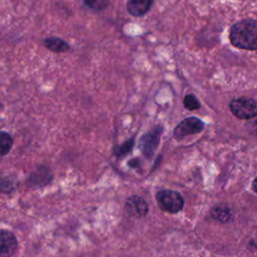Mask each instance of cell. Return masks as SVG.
Wrapping results in <instances>:
<instances>
[{
    "label": "cell",
    "mask_w": 257,
    "mask_h": 257,
    "mask_svg": "<svg viewBox=\"0 0 257 257\" xmlns=\"http://www.w3.org/2000/svg\"><path fill=\"white\" fill-rule=\"evenodd\" d=\"M212 215L215 219L221 221V222H227L231 219V211L226 206H217L213 209Z\"/></svg>",
    "instance_id": "obj_10"
},
{
    "label": "cell",
    "mask_w": 257,
    "mask_h": 257,
    "mask_svg": "<svg viewBox=\"0 0 257 257\" xmlns=\"http://www.w3.org/2000/svg\"><path fill=\"white\" fill-rule=\"evenodd\" d=\"M229 106L231 112L241 119H251L257 114V104L252 97L242 96L234 98Z\"/></svg>",
    "instance_id": "obj_2"
},
{
    "label": "cell",
    "mask_w": 257,
    "mask_h": 257,
    "mask_svg": "<svg viewBox=\"0 0 257 257\" xmlns=\"http://www.w3.org/2000/svg\"><path fill=\"white\" fill-rule=\"evenodd\" d=\"M17 249V240L14 234L7 230H0V257H10Z\"/></svg>",
    "instance_id": "obj_6"
},
{
    "label": "cell",
    "mask_w": 257,
    "mask_h": 257,
    "mask_svg": "<svg viewBox=\"0 0 257 257\" xmlns=\"http://www.w3.org/2000/svg\"><path fill=\"white\" fill-rule=\"evenodd\" d=\"M154 0H127L126 10L135 17H141L147 14L152 8Z\"/></svg>",
    "instance_id": "obj_8"
},
{
    "label": "cell",
    "mask_w": 257,
    "mask_h": 257,
    "mask_svg": "<svg viewBox=\"0 0 257 257\" xmlns=\"http://www.w3.org/2000/svg\"><path fill=\"white\" fill-rule=\"evenodd\" d=\"M84 4L95 11L103 10L107 6V0H83Z\"/></svg>",
    "instance_id": "obj_14"
},
{
    "label": "cell",
    "mask_w": 257,
    "mask_h": 257,
    "mask_svg": "<svg viewBox=\"0 0 257 257\" xmlns=\"http://www.w3.org/2000/svg\"><path fill=\"white\" fill-rule=\"evenodd\" d=\"M125 206L127 212L135 217H144L147 215L149 210L147 202L139 196H132L128 198Z\"/></svg>",
    "instance_id": "obj_7"
},
{
    "label": "cell",
    "mask_w": 257,
    "mask_h": 257,
    "mask_svg": "<svg viewBox=\"0 0 257 257\" xmlns=\"http://www.w3.org/2000/svg\"><path fill=\"white\" fill-rule=\"evenodd\" d=\"M183 104L188 110H196L201 106L200 101L194 94H187L183 99Z\"/></svg>",
    "instance_id": "obj_13"
},
{
    "label": "cell",
    "mask_w": 257,
    "mask_h": 257,
    "mask_svg": "<svg viewBox=\"0 0 257 257\" xmlns=\"http://www.w3.org/2000/svg\"><path fill=\"white\" fill-rule=\"evenodd\" d=\"M13 145L11 136L7 133L0 132V157L9 153Z\"/></svg>",
    "instance_id": "obj_11"
},
{
    "label": "cell",
    "mask_w": 257,
    "mask_h": 257,
    "mask_svg": "<svg viewBox=\"0 0 257 257\" xmlns=\"http://www.w3.org/2000/svg\"><path fill=\"white\" fill-rule=\"evenodd\" d=\"M204 122L200 118L196 116H190L183 119L174 128L173 136L176 140H182L186 137L201 133L204 130Z\"/></svg>",
    "instance_id": "obj_5"
},
{
    "label": "cell",
    "mask_w": 257,
    "mask_h": 257,
    "mask_svg": "<svg viewBox=\"0 0 257 257\" xmlns=\"http://www.w3.org/2000/svg\"><path fill=\"white\" fill-rule=\"evenodd\" d=\"M157 202L159 207L169 213H177L183 209V197L175 191L163 190L157 194Z\"/></svg>",
    "instance_id": "obj_3"
},
{
    "label": "cell",
    "mask_w": 257,
    "mask_h": 257,
    "mask_svg": "<svg viewBox=\"0 0 257 257\" xmlns=\"http://www.w3.org/2000/svg\"><path fill=\"white\" fill-rule=\"evenodd\" d=\"M231 44L239 49L255 51L257 48V22L244 19L235 23L229 31Z\"/></svg>",
    "instance_id": "obj_1"
},
{
    "label": "cell",
    "mask_w": 257,
    "mask_h": 257,
    "mask_svg": "<svg viewBox=\"0 0 257 257\" xmlns=\"http://www.w3.org/2000/svg\"><path fill=\"white\" fill-rule=\"evenodd\" d=\"M134 145H135V137H133V138H131L130 140H127V141H125L122 145H120V146H118L117 148H115V150H114V154L116 155V156H125L126 154H128L131 151H132V149H133V147H134Z\"/></svg>",
    "instance_id": "obj_12"
},
{
    "label": "cell",
    "mask_w": 257,
    "mask_h": 257,
    "mask_svg": "<svg viewBox=\"0 0 257 257\" xmlns=\"http://www.w3.org/2000/svg\"><path fill=\"white\" fill-rule=\"evenodd\" d=\"M162 131L163 127L161 125H156L141 137L139 147L143 155L147 158H151L157 150L160 144Z\"/></svg>",
    "instance_id": "obj_4"
},
{
    "label": "cell",
    "mask_w": 257,
    "mask_h": 257,
    "mask_svg": "<svg viewBox=\"0 0 257 257\" xmlns=\"http://www.w3.org/2000/svg\"><path fill=\"white\" fill-rule=\"evenodd\" d=\"M44 46L53 52H66L70 49L69 44L57 37H48L44 40Z\"/></svg>",
    "instance_id": "obj_9"
}]
</instances>
